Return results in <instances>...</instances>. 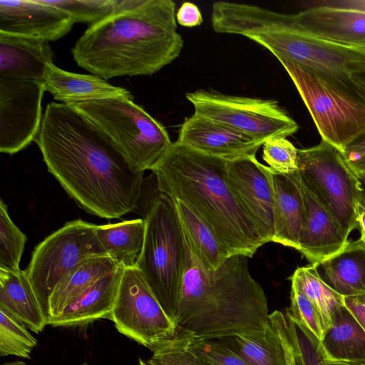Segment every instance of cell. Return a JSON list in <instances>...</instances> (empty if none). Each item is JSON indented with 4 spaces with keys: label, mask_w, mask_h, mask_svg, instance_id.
I'll list each match as a JSON object with an SVG mask.
<instances>
[{
    "label": "cell",
    "mask_w": 365,
    "mask_h": 365,
    "mask_svg": "<svg viewBox=\"0 0 365 365\" xmlns=\"http://www.w3.org/2000/svg\"><path fill=\"white\" fill-rule=\"evenodd\" d=\"M34 141L48 172L89 214L118 219L138 208L144 173L133 172L115 145L71 106L49 103Z\"/></svg>",
    "instance_id": "1"
},
{
    "label": "cell",
    "mask_w": 365,
    "mask_h": 365,
    "mask_svg": "<svg viewBox=\"0 0 365 365\" xmlns=\"http://www.w3.org/2000/svg\"><path fill=\"white\" fill-rule=\"evenodd\" d=\"M183 40L171 0H116L115 13L88 26L71 53L77 65L104 80L152 76L175 60Z\"/></svg>",
    "instance_id": "2"
},
{
    "label": "cell",
    "mask_w": 365,
    "mask_h": 365,
    "mask_svg": "<svg viewBox=\"0 0 365 365\" xmlns=\"http://www.w3.org/2000/svg\"><path fill=\"white\" fill-rule=\"evenodd\" d=\"M226 162L175 141L151 171L158 190L187 205L231 256L252 257L266 242L226 180Z\"/></svg>",
    "instance_id": "3"
},
{
    "label": "cell",
    "mask_w": 365,
    "mask_h": 365,
    "mask_svg": "<svg viewBox=\"0 0 365 365\" xmlns=\"http://www.w3.org/2000/svg\"><path fill=\"white\" fill-rule=\"evenodd\" d=\"M215 29L245 36L277 58L287 59L351 95L352 77L365 74V45L340 43L309 34L292 21L289 14L223 1L215 14Z\"/></svg>",
    "instance_id": "4"
},
{
    "label": "cell",
    "mask_w": 365,
    "mask_h": 365,
    "mask_svg": "<svg viewBox=\"0 0 365 365\" xmlns=\"http://www.w3.org/2000/svg\"><path fill=\"white\" fill-rule=\"evenodd\" d=\"M248 258L230 257L210 281L178 304L176 329L202 339L262 331L269 324L266 295L252 277Z\"/></svg>",
    "instance_id": "5"
},
{
    "label": "cell",
    "mask_w": 365,
    "mask_h": 365,
    "mask_svg": "<svg viewBox=\"0 0 365 365\" xmlns=\"http://www.w3.org/2000/svg\"><path fill=\"white\" fill-rule=\"evenodd\" d=\"M143 219L144 245L136 267L174 322L182 288L185 244L173 200L160 192L151 202Z\"/></svg>",
    "instance_id": "6"
},
{
    "label": "cell",
    "mask_w": 365,
    "mask_h": 365,
    "mask_svg": "<svg viewBox=\"0 0 365 365\" xmlns=\"http://www.w3.org/2000/svg\"><path fill=\"white\" fill-rule=\"evenodd\" d=\"M71 106L115 145L135 173L152 170L173 143L165 127L133 99L108 98Z\"/></svg>",
    "instance_id": "7"
},
{
    "label": "cell",
    "mask_w": 365,
    "mask_h": 365,
    "mask_svg": "<svg viewBox=\"0 0 365 365\" xmlns=\"http://www.w3.org/2000/svg\"><path fill=\"white\" fill-rule=\"evenodd\" d=\"M305 104L322 140L341 153L365 136V103L331 82L278 58Z\"/></svg>",
    "instance_id": "8"
},
{
    "label": "cell",
    "mask_w": 365,
    "mask_h": 365,
    "mask_svg": "<svg viewBox=\"0 0 365 365\" xmlns=\"http://www.w3.org/2000/svg\"><path fill=\"white\" fill-rule=\"evenodd\" d=\"M297 151L301 180L349 237L359 229L356 205L365 195L356 173L340 150L323 140Z\"/></svg>",
    "instance_id": "9"
},
{
    "label": "cell",
    "mask_w": 365,
    "mask_h": 365,
    "mask_svg": "<svg viewBox=\"0 0 365 365\" xmlns=\"http://www.w3.org/2000/svg\"><path fill=\"white\" fill-rule=\"evenodd\" d=\"M96 227L82 220L68 222L33 251L25 272L47 319L48 299L56 286L83 262L107 255Z\"/></svg>",
    "instance_id": "10"
},
{
    "label": "cell",
    "mask_w": 365,
    "mask_h": 365,
    "mask_svg": "<svg viewBox=\"0 0 365 365\" xmlns=\"http://www.w3.org/2000/svg\"><path fill=\"white\" fill-rule=\"evenodd\" d=\"M195 113L226 124L262 145L268 140L287 138L299 129L277 101L197 90L185 94Z\"/></svg>",
    "instance_id": "11"
},
{
    "label": "cell",
    "mask_w": 365,
    "mask_h": 365,
    "mask_svg": "<svg viewBox=\"0 0 365 365\" xmlns=\"http://www.w3.org/2000/svg\"><path fill=\"white\" fill-rule=\"evenodd\" d=\"M120 334L152 349L176 333L173 321L136 267L124 268L115 302L108 318Z\"/></svg>",
    "instance_id": "12"
},
{
    "label": "cell",
    "mask_w": 365,
    "mask_h": 365,
    "mask_svg": "<svg viewBox=\"0 0 365 365\" xmlns=\"http://www.w3.org/2000/svg\"><path fill=\"white\" fill-rule=\"evenodd\" d=\"M42 81L0 77V151L14 154L34 141L42 122Z\"/></svg>",
    "instance_id": "13"
},
{
    "label": "cell",
    "mask_w": 365,
    "mask_h": 365,
    "mask_svg": "<svg viewBox=\"0 0 365 365\" xmlns=\"http://www.w3.org/2000/svg\"><path fill=\"white\" fill-rule=\"evenodd\" d=\"M226 180L265 242L274 235L273 195L270 181L255 155L226 162Z\"/></svg>",
    "instance_id": "14"
},
{
    "label": "cell",
    "mask_w": 365,
    "mask_h": 365,
    "mask_svg": "<svg viewBox=\"0 0 365 365\" xmlns=\"http://www.w3.org/2000/svg\"><path fill=\"white\" fill-rule=\"evenodd\" d=\"M73 24L65 12L41 0L0 1V33L49 42L66 35Z\"/></svg>",
    "instance_id": "15"
},
{
    "label": "cell",
    "mask_w": 365,
    "mask_h": 365,
    "mask_svg": "<svg viewBox=\"0 0 365 365\" xmlns=\"http://www.w3.org/2000/svg\"><path fill=\"white\" fill-rule=\"evenodd\" d=\"M177 141L226 161L255 155L262 145L237 129L195 113L185 119Z\"/></svg>",
    "instance_id": "16"
},
{
    "label": "cell",
    "mask_w": 365,
    "mask_h": 365,
    "mask_svg": "<svg viewBox=\"0 0 365 365\" xmlns=\"http://www.w3.org/2000/svg\"><path fill=\"white\" fill-rule=\"evenodd\" d=\"M294 175L305 207V225L298 251L311 264L318 266L344 250L349 237L301 180L298 170Z\"/></svg>",
    "instance_id": "17"
},
{
    "label": "cell",
    "mask_w": 365,
    "mask_h": 365,
    "mask_svg": "<svg viewBox=\"0 0 365 365\" xmlns=\"http://www.w3.org/2000/svg\"><path fill=\"white\" fill-rule=\"evenodd\" d=\"M302 31L329 41L365 45V11L313 2L307 9L289 14Z\"/></svg>",
    "instance_id": "18"
},
{
    "label": "cell",
    "mask_w": 365,
    "mask_h": 365,
    "mask_svg": "<svg viewBox=\"0 0 365 365\" xmlns=\"http://www.w3.org/2000/svg\"><path fill=\"white\" fill-rule=\"evenodd\" d=\"M272 189L274 235L272 242L299 250L305 225V207L294 172L274 173L263 165Z\"/></svg>",
    "instance_id": "19"
},
{
    "label": "cell",
    "mask_w": 365,
    "mask_h": 365,
    "mask_svg": "<svg viewBox=\"0 0 365 365\" xmlns=\"http://www.w3.org/2000/svg\"><path fill=\"white\" fill-rule=\"evenodd\" d=\"M53 58L47 41L0 33V77L43 82Z\"/></svg>",
    "instance_id": "20"
},
{
    "label": "cell",
    "mask_w": 365,
    "mask_h": 365,
    "mask_svg": "<svg viewBox=\"0 0 365 365\" xmlns=\"http://www.w3.org/2000/svg\"><path fill=\"white\" fill-rule=\"evenodd\" d=\"M43 83L45 91L68 106L108 98L133 99L128 90L113 86L99 76L66 71L53 63L47 66Z\"/></svg>",
    "instance_id": "21"
},
{
    "label": "cell",
    "mask_w": 365,
    "mask_h": 365,
    "mask_svg": "<svg viewBox=\"0 0 365 365\" xmlns=\"http://www.w3.org/2000/svg\"><path fill=\"white\" fill-rule=\"evenodd\" d=\"M123 269L120 267L98 279L58 314L49 319L48 325L73 327L108 319L115 302Z\"/></svg>",
    "instance_id": "22"
},
{
    "label": "cell",
    "mask_w": 365,
    "mask_h": 365,
    "mask_svg": "<svg viewBox=\"0 0 365 365\" xmlns=\"http://www.w3.org/2000/svg\"><path fill=\"white\" fill-rule=\"evenodd\" d=\"M319 342L327 360L365 365V331L344 305L334 313Z\"/></svg>",
    "instance_id": "23"
},
{
    "label": "cell",
    "mask_w": 365,
    "mask_h": 365,
    "mask_svg": "<svg viewBox=\"0 0 365 365\" xmlns=\"http://www.w3.org/2000/svg\"><path fill=\"white\" fill-rule=\"evenodd\" d=\"M0 307L38 334L48 325V319L25 270L0 269Z\"/></svg>",
    "instance_id": "24"
},
{
    "label": "cell",
    "mask_w": 365,
    "mask_h": 365,
    "mask_svg": "<svg viewBox=\"0 0 365 365\" xmlns=\"http://www.w3.org/2000/svg\"><path fill=\"white\" fill-rule=\"evenodd\" d=\"M323 279L343 297L365 293V244L349 242L339 254L318 265Z\"/></svg>",
    "instance_id": "25"
},
{
    "label": "cell",
    "mask_w": 365,
    "mask_h": 365,
    "mask_svg": "<svg viewBox=\"0 0 365 365\" xmlns=\"http://www.w3.org/2000/svg\"><path fill=\"white\" fill-rule=\"evenodd\" d=\"M96 232L106 255L120 267H136L144 245V219L97 225Z\"/></svg>",
    "instance_id": "26"
},
{
    "label": "cell",
    "mask_w": 365,
    "mask_h": 365,
    "mask_svg": "<svg viewBox=\"0 0 365 365\" xmlns=\"http://www.w3.org/2000/svg\"><path fill=\"white\" fill-rule=\"evenodd\" d=\"M120 267L108 255L90 258L73 269L54 288L48 304V320L89 288L98 279Z\"/></svg>",
    "instance_id": "27"
},
{
    "label": "cell",
    "mask_w": 365,
    "mask_h": 365,
    "mask_svg": "<svg viewBox=\"0 0 365 365\" xmlns=\"http://www.w3.org/2000/svg\"><path fill=\"white\" fill-rule=\"evenodd\" d=\"M183 234L190 248L202 264L215 271L231 257L210 228L187 205L173 200Z\"/></svg>",
    "instance_id": "28"
},
{
    "label": "cell",
    "mask_w": 365,
    "mask_h": 365,
    "mask_svg": "<svg viewBox=\"0 0 365 365\" xmlns=\"http://www.w3.org/2000/svg\"><path fill=\"white\" fill-rule=\"evenodd\" d=\"M221 339L250 365H286L281 339L270 322L262 331Z\"/></svg>",
    "instance_id": "29"
},
{
    "label": "cell",
    "mask_w": 365,
    "mask_h": 365,
    "mask_svg": "<svg viewBox=\"0 0 365 365\" xmlns=\"http://www.w3.org/2000/svg\"><path fill=\"white\" fill-rule=\"evenodd\" d=\"M289 279L316 307L326 329L334 313L344 305V297L323 279L316 264L298 267Z\"/></svg>",
    "instance_id": "30"
},
{
    "label": "cell",
    "mask_w": 365,
    "mask_h": 365,
    "mask_svg": "<svg viewBox=\"0 0 365 365\" xmlns=\"http://www.w3.org/2000/svg\"><path fill=\"white\" fill-rule=\"evenodd\" d=\"M175 334L185 348L207 365H250L221 339H202L179 329Z\"/></svg>",
    "instance_id": "31"
},
{
    "label": "cell",
    "mask_w": 365,
    "mask_h": 365,
    "mask_svg": "<svg viewBox=\"0 0 365 365\" xmlns=\"http://www.w3.org/2000/svg\"><path fill=\"white\" fill-rule=\"evenodd\" d=\"M37 340L26 326L5 308L0 307V355L29 359Z\"/></svg>",
    "instance_id": "32"
},
{
    "label": "cell",
    "mask_w": 365,
    "mask_h": 365,
    "mask_svg": "<svg viewBox=\"0 0 365 365\" xmlns=\"http://www.w3.org/2000/svg\"><path fill=\"white\" fill-rule=\"evenodd\" d=\"M27 237L13 222L7 205L0 202V269L16 271L24 252Z\"/></svg>",
    "instance_id": "33"
},
{
    "label": "cell",
    "mask_w": 365,
    "mask_h": 365,
    "mask_svg": "<svg viewBox=\"0 0 365 365\" xmlns=\"http://www.w3.org/2000/svg\"><path fill=\"white\" fill-rule=\"evenodd\" d=\"M65 12L74 23L93 26L115 13L116 0H41Z\"/></svg>",
    "instance_id": "34"
},
{
    "label": "cell",
    "mask_w": 365,
    "mask_h": 365,
    "mask_svg": "<svg viewBox=\"0 0 365 365\" xmlns=\"http://www.w3.org/2000/svg\"><path fill=\"white\" fill-rule=\"evenodd\" d=\"M286 318L289 332L304 365H344L327 360L319 340L288 312Z\"/></svg>",
    "instance_id": "35"
},
{
    "label": "cell",
    "mask_w": 365,
    "mask_h": 365,
    "mask_svg": "<svg viewBox=\"0 0 365 365\" xmlns=\"http://www.w3.org/2000/svg\"><path fill=\"white\" fill-rule=\"evenodd\" d=\"M262 158L275 173L287 175L298 170V149L285 138L267 140Z\"/></svg>",
    "instance_id": "36"
},
{
    "label": "cell",
    "mask_w": 365,
    "mask_h": 365,
    "mask_svg": "<svg viewBox=\"0 0 365 365\" xmlns=\"http://www.w3.org/2000/svg\"><path fill=\"white\" fill-rule=\"evenodd\" d=\"M151 351L152 356L146 360L150 365H207L185 348L176 334Z\"/></svg>",
    "instance_id": "37"
},
{
    "label": "cell",
    "mask_w": 365,
    "mask_h": 365,
    "mask_svg": "<svg viewBox=\"0 0 365 365\" xmlns=\"http://www.w3.org/2000/svg\"><path fill=\"white\" fill-rule=\"evenodd\" d=\"M290 300L287 312L321 341L325 331L321 315L309 298L294 284L291 286Z\"/></svg>",
    "instance_id": "38"
},
{
    "label": "cell",
    "mask_w": 365,
    "mask_h": 365,
    "mask_svg": "<svg viewBox=\"0 0 365 365\" xmlns=\"http://www.w3.org/2000/svg\"><path fill=\"white\" fill-rule=\"evenodd\" d=\"M269 321L277 330L284 350L286 365H304L288 330L286 316L275 310L269 315Z\"/></svg>",
    "instance_id": "39"
},
{
    "label": "cell",
    "mask_w": 365,
    "mask_h": 365,
    "mask_svg": "<svg viewBox=\"0 0 365 365\" xmlns=\"http://www.w3.org/2000/svg\"><path fill=\"white\" fill-rule=\"evenodd\" d=\"M342 153L356 173H365V136L348 145Z\"/></svg>",
    "instance_id": "40"
},
{
    "label": "cell",
    "mask_w": 365,
    "mask_h": 365,
    "mask_svg": "<svg viewBox=\"0 0 365 365\" xmlns=\"http://www.w3.org/2000/svg\"><path fill=\"white\" fill-rule=\"evenodd\" d=\"M178 23L185 27L200 26L203 18L198 6L192 2H184L176 13Z\"/></svg>",
    "instance_id": "41"
},
{
    "label": "cell",
    "mask_w": 365,
    "mask_h": 365,
    "mask_svg": "<svg viewBox=\"0 0 365 365\" xmlns=\"http://www.w3.org/2000/svg\"><path fill=\"white\" fill-rule=\"evenodd\" d=\"M344 304L365 331V293L344 297Z\"/></svg>",
    "instance_id": "42"
},
{
    "label": "cell",
    "mask_w": 365,
    "mask_h": 365,
    "mask_svg": "<svg viewBox=\"0 0 365 365\" xmlns=\"http://www.w3.org/2000/svg\"><path fill=\"white\" fill-rule=\"evenodd\" d=\"M356 216L360 231L359 240L365 244V195L361 197L356 203Z\"/></svg>",
    "instance_id": "43"
},
{
    "label": "cell",
    "mask_w": 365,
    "mask_h": 365,
    "mask_svg": "<svg viewBox=\"0 0 365 365\" xmlns=\"http://www.w3.org/2000/svg\"><path fill=\"white\" fill-rule=\"evenodd\" d=\"M353 77L365 96V74H357Z\"/></svg>",
    "instance_id": "44"
},
{
    "label": "cell",
    "mask_w": 365,
    "mask_h": 365,
    "mask_svg": "<svg viewBox=\"0 0 365 365\" xmlns=\"http://www.w3.org/2000/svg\"><path fill=\"white\" fill-rule=\"evenodd\" d=\"M2 365H26L25 362L22 361H11V362H6L3 364Z\"/></svg>",
    "instance_id": "45"
},
{
    "label": "cell",
    "mask_w": 365,
    "mask_h": 365,
    "mask_svg": "<svg viewBox=\"0 0 365 365\" xmlns=\"http://www.w3.org/2000/svg\"><path fill=\"white\" fill-rule=\"evenodd\" d=\"M356 174L363 186L365 187V173H356Z\"/></svg>",
    "instance_id": "46"
},
{
    "label": "cell",
    "mask_w": 365,
    "mask_h": 365,
    "mask_svg": "<svg viewBox=\"0 0 365 365\" xmlns=\"http://www.w3.org/2000/svg\"><path fill=\"white\" fill-rule=\"evenodd\" d=\"M139 365H150L147 361L143 360L142 359H139L138 360Z\"/></svg>",
    "instance_id": "47"
},
{
    "label": "cell",
    "mask_w": 365,
    "mask_h": 365,
    "mask_svg": "<svg viewBox=\"0 0 365 365\" xmlns=\"http://www.w3.org/2000/svg\"><path fill=\"white\" fill-rule=\"evenodd\" d=\"M81 365H89V364H88L87 363H83V364H81Z\"/></svg>",
    "instance_id": "48"
}]
</instances>
